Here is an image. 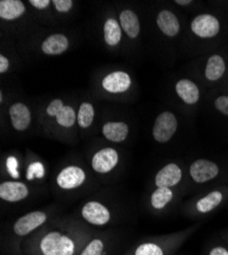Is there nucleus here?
<instances>
[{
    "instance_id": "nucleus-4",
    "label": "nucleus",
    "mask_w": 228,
    "mask_h": 255,
    "mask_svg": "<svg viewBox=\"0 0 228 255\" xmlns=\"http://www.w3.org/2000/svg\"><path fill=\"white\" fill-rule=\"evenodd\" d=\"M228 202V186L226 184L211 187L192 198L183 206L186 217L192 219H204L210 217L215 211Z\"/></svg>"
},
{
    "instance_id": "nucleus-5",
    "label": "nucleus",
    "mask_w": 228,
    "mask_h": 255,
    "mask_svg": "<svg viewBox=\"0 0 228 255\" xmlns=\"http://www.w3.org/2000/svg\"><path fill=\"white\" fill-rule=\"evenodd\" d=\"M53 183L59 192L71 193L83 189L89 183V174L83 165L71 163L58 169Z\"/></svg>"
},
{
    "instance_id": "nucleus-2",
    "label": "nucleus",
    "mask_w": 228,
    "mask_h": 255,
    "mask_svg": "<svg viewBox=\"0 0 228 255\" xmlns=\"http://www.w3.org/2000/svg\"><path fill=\"white\" fill-rule=\"evenodd\" d=\"M54 218L55 216L52 210L38 209L30 211L16 219L6 231L2 232L1 254L23 255V244L33 234Z\"/></svg>"
},
{
    "instance_id": "nucleus-3",
    "label": "nucleus",
    "mask_w": 228,
    "mask_h": 255,
    "mask_svg": "<svg viewBox=\"0 0 228 255\" xmlns=\"http://www.w3.org/2000/svg\"><path fill=\"white\" fill-rule=\"evenodd\" d=\"M199 228L200 224H196L166 235L146 238L128 248L122 255H175Z\"/></svg>"
},
{
    "instance_id": "nucleus-34",
    "label": "nucleus",
    "mask_w": 228,
    "mask_h": 255,
    "mask_svg": "<svg viewBox=\"0 0 228 255\" xmlns=\"http://www.w3.org/2000/svg\"><path fill=\"white\" fill-rule=\"evenodd\" d=\"M0 102H3V93H2V91L0 92Z\"/></svg>"
},
{
    "instance_id": "nucleus-31",
    "label": "nucleus",
    "mask_w": 228,
    "mask_h": 255,
    "mask_svg": "<svg viewBox=\"0 0 228 255\" xmlns=\"http://www.w3.org/2000/svg\"><path fill=\"white\" fill-rule=\"evenodd\" d=\"M8 69H9L8 59L3 54H0V74L6 73Z\"/></svg>"
},
{
    "instance_id": "nucleus-12",
    "label": "nucleus",
    "mask_w": 228,
    "mask_h": 255,
    "mask_svg": "<svg viewBox=\"0 0 228 255\" xmlns=\"http://www.w3.org/2000/svg\"><path fill=\"white\" fill-rule=\"evenodd\" d=\"M191 31L199 39L209 40L220 34L221 22L212 13H201L192 19Z\"/></svg>"
},
{
    "instance_id": "nucleus-19",
    "label": "nucleus",
    "mask_w": 228,
    "mask_h": 255,
    "mask_svg": "<svg viewBox=\"0 0 228 255\" xmlns=\"http://www.w3.org/2000/svg\"><path fill=\"white\" fill-rule=\"evenodd\" d=\"M226 70V59L220 53L211 54L205 63L204 78L209 83H217L224 77Z\"/></svg>"
},
{
    "instance_id": "nucleus-21",
    "label": "nucleus",
    "mask_w": 228,
    "mask_h": 255,
    "mask_svg": "<svg viewBox=\"0 0 228 255\" xmlns=\"http://www.w3.org/2000/svg\"><path fill=\"white\" fill-rule=\"evenodd\" d=\"M70 41L64 34H52L46 37L41 45L43 53L46 55H59L68 50Z\"/></svg>"
},
{
    "instance_id": "nucleus-17",
    "label": "nucleus",
    "mask_w": 228,
    "mask_h": 255,
    "mask_svg": "<svg viewBox=\"0 0 228 255\" xmlns=\"http://www.w3.org/2000/svg\"><path fill=\"white\" fill-rule=\"evenodd\" d=\"M131 77L124 71H115L102 79L101 86L110 93H123L129 90L131 86Z\"/></svg>"
},
{
    "instance_id": "nucleus-13",
    "label": "nucleus",
    "mask_w": 228,
    "mask_h": 255,
    "mask_svg": "<svg viewBox=\"0 0 228 255\" xmlns=\"http://www.w3.org/2000/svg\"><path fill=\"white\" fill-rule=\"evenodd\" d=\"M180 189H172L167 187L153 188L149 197L150 208L154 212L162 214L175 203L180 196Z\"/></svg>"
},
{
    "instance_id": "nucleus-9",
    "label": "nucleus",
    "mask_w": 228,
    "mask_h": 255,
    "mask_svg": "<svg viewBox=\"0 0 228 255\" xmlns=\"http://www.w3.org/2000/svg\"><path fill=\"white\" fill-rule=\"evenodd\" d=\"M119 240L111 233L94 232L79 255H115Z\"/></svg>"
},
{
    "instance_id": "nucleus-15",
    "label": "nucleus",
    "mask_w": 228,
    "mask_h": 255,
    "mask_svg": "<svg viewBox=\"0 0 228 255\" xmlns=\"http://www.w3.org/2000/svg\"><path fill=\"white\" fill-rule=\"evenodd\" d=\"M46 115L54 118L56 123L65 129L73 128L77 122V113L70 105H66L63 100L53 99L46 108Z\"/></svg>"
},
{
    "instance_id": "nucleus-1",
    "label": "nucleus",
    "mask_w": 228,
    "mask_h": 255,
    "mask_svg": "<svg viewBox=\"0 0 228 255\" xmlns=\"http://www.w3.org/2000/svg\"><path fill=\"white\" fill-rule=\"evenodd\" d=\"M93 233L75 219H52L23 244V255H79Z\"/></svg>"
},
{
    "instance_id": "nucleus-22",
    "label": "nucleus",
    "mask_w": 228,
    "mask_h": 255,
    "mask_svg": "<svg viewBox=\"0 0 228 255\" xmlns=\"http://www.w3.org/2000/svg\"><path fill=\"white\" fill-rule=\"evenodd\" d=\"M101 133L108 141L122 143L128 138L129 126L123 122H108L102 126Z\"/></svg>"
},
{
    "instance_id": "nucleus-24",
    "label": "nucleus",
    "mask_w": 228,
    "mask_h": 255,
    "mask_svg": "<svg viewBox=\"0 0 228 255\" xmlns=\"http://www.w3.org/2000/svg\"><path fill=\"white\" fill-rule=\"evenodd\" d=\"M26 6L19 0H1L0 1V17L4 20H13L22 16Z\"/></svg>"
},
{
    "instance_id": "nucleus-8",
    "label": "nucleus",
    "mask_w": 228,
    "mask_h": 255,
    "mask_svg": "<svg viewBox=\"0 0 228 255\" xmlns=\"http://www.w3.org/2000/svg\"><path fill=\"white\" fill-rule=\"evenodd\" d=\"M184 185H186V168L178 161L164 164L153 179V188L167 187L181 190Z\"/></svg>"
},
{
    "instance_id": "nucleus-20",
    "label": "nucleus",
    "mask_w": 228,
    "mask_h": 255,
    "mask_svg": "<svg viewBox=\"0 0 228 255\" xmlns=\"http://www.w3.org/2000/svg\"><path fill=\"white\" fill-rule=\"evenodd\" d=\"M12 128L17 132L26 131L31 125V113L28 106L23 102L13 103L8 110Z\"/></svg>"
},
{
    "instance_id": "nucleus-23",
    "label": "nucleus",
    "mask_w": 228,
    "mask_h": 255,
    "mask_svg": "<svg viewBox=\"0 0 228 255\" xmlns=\"http://www.w3.org/2000/svg\"><path fill=\"white\" fill-rule=\"evenodd\" d=\"M120 24L123 31L132 39L140 33V23L138 15L131 9H124L120 12Z\"/></svg>"
},
{
    "instance_id": "nucleus-10",
    "label": "nucleus",
    "mask_w": 228,
    "mask_h": 255,
    "mask_svg": "<svg viewBox=\"0 0 228 255\" xmlns=\"http://www.w3.org/2000/svg\"><path fill=\"white\" fill-rule=\"evenodd\" d=\"M121 162V154L114 147H105L95 151L90 158V167L95 175L112 174Z\"/></svg>"
},
{
    "instance_id": "nucleus-14",
    "label": "nucleus",
    "mask_w": 228,
    "mask_h": 255,
    "mask_svg": "<svg viewBox=\"0 0 228 255\" xmlns=\"http://www.w3.org/2000/svg\"><path fill=\"white\" fill-rule=\"evenodd\" d=\"M31 194V187L18 180H6L0 184V198L7 203H17L26 200Z\"/></svg>"
},
{
    "instance_id": "nucleus-26",
    "label": "nucleus",
    "mask_w": 228,
    "mask_h": 255,
    "mask_svg": "<svg viewBox=\"0 0 228 255\" xmlns=\"http://www.w3.org/2000/svg\"><path fill=\"white\" fill-rule=\"evenodd\" d=\"M94 116L95 111L90 102L85 101L81 103L77 114V123L81 129H88L94 121Z\"/></svg>"
},
{
    "instance_id": "nucleus-32",
    "label": "nucleus",
    "mask_w": 228,
    "mask_h": 255,
    "mask_svg": "<svg viewBox=\"0 0 228 255\" xmlns=\"http://www.w3.org/2000/svg\"><path fill=\"white\" fill-rule=\"evenodd\" d=\"M174 3H176L178 6H183V7H186V6H190L194 3L193 0H176V1H174Z\"/></svg>"
},
{
    "instance_id": "nucleus-33",
    "label": "nucleus",
    "mask_w": 228,
    "mask_h": 255,
    "mask_svg": "<svg viewBox=\"0 0 228 255\" xmlns=\"http://www.w3.org/2000/svg\"><path fill=\"white\" fill-rule=\"evenodd\" d=\"M220 237L228 244V229L227 230H225L224 232H222L221 233V235H220Z\"/></svg>"
},
{
    "instance_id": "nucleus-18",
    "label": "nucleus",
    "mask_w": 228,
    "mask_h": 255,
    "mask_svg": "<svg viewBox=\"0 0 228 255\" xmlns=\"http://www.w3.org/2000/svg\"><path fill=\"white\" fill-rule=\"evenodd\" d=\"M156 23L159 30L166 37L175 38L181 31L180 20L177 14L170 9H162L159 11L156 18Z\"/></svg>"
},
{
    "instance_id": "nucleus-28",
    "label": "nucleus",
    "mask_w": 228,
    "mask_h": 255,
    "mask_svg": "<svg viewBox=\"0 0 228 255\" xmlns=\"http://www.w3.org/2000/svg\"><path fill=\"white\" fill-rule=\"evenodd\" d=\"M214 108L221 115L228 117V95H219L214 100Z\"/></svg>"
},
{
    "instance_id": "nucleus-27",
    "label": "nucleus",
    "mask_w": 228,
    "mask_h": 255,
    "mask_svg": "<svg viewBox=\"0 0 228 255\" xmlns=\"http://www.w3.org/2000/svg\"><path fill=\"white\" fill-rule=\"evenodd\" d=\"M203 255H228V244L220 237L206 244Z\"/></svg>"
},
{
    "instance_id": "nucleus-16",
    "label": "nucleus",
    "mask_w": 228,
    "mask_h": 255,
    "mask_svg": "<svg viewBox=\"0 0 228 255\" xmlns=\"http://www.w3.org/2000/svg\"><path fill=\"white\" fill-rule=\"evenodd\" d=\"M175 93L178 98L188 106H195L201 100V89L199 85L188 78L180 79L176 82Z\"/></svg>"
},
{
    "instance_id": "nucleus-25",
    "label": "nucleus",
    "mask_w": 228,
    "mask_h": 255,
    "mask_svg": "<svg viewBox=\"0 0 228 255\" xmlns=\"http://www.w3.org/2000/svg\"><path fill=\"white\" fill-rule=\"evenodd\" d=\"M103 36L105 41L110 46H117L122 39V31L121 25L117 19L111 17L106 20L103 25Z\"/></svg>"
},
{
    "instance_id": "nucleus-30",
    "label": "nucleus",
    "mask_w": 228,
    "mask_h": 255,
    "mask_svg": "<svg viewBox=\"0 0 228 255\" xmlns=\"http://www.w3.org/2000/svg\"><path fill=\"white\" fill-rule=\"evenodd\" d=\"M29 3L37 9H45L52 2L49 1V0H30Z\"/></svg>"
},
{
    "instance_id": "nucleus-11",
    "label": "nucleus",
    "mask_w": 228,
    "mask_h": 255,
    "mask_svg": "<svg viewBox=\"0 0 228 255\" xmlns=\"http://www.w3.org/2000/svg\"><path fill=\"white\" fill-rule=\"evenodd\" d=\"M178 129L177 117L170 111L161 113L153 126L152 134L156 142L165 144L172 140Z\"/></svg>"
},
{
    "instance_id": "nucleus-7",
    "label": "nucleus",
    "mask_w": 228,
    "mask_h": 255,
    "mask_svg": "<svg viewBox=\"0 0 228 255\" xmlns=\"http://www.w3.org/2000/svg\"><path fill=\"white\" fill-rule=\"evenodd\" d=\"M80 218L87 226L103 228L113 223L114 214L107 204L93 199L81 206Z\"/></svg>"
},
{
    "instance_id": "nucleus-29",
    "label": "nucleus",
    "mask_w": 228,
    "mask_h": 255,
    "mask_svg": "<svg viewBox=\"0 0 228 255\" xmlns=\"http://www.w3.org/2000/svg\"><path fill=\"white\" fill-rule=\"evenodd\" d=\"M52 4L55 10L60 13L69 12L74 6V2L72 0H53Z\"/></svg>"
},
{
    "instance_id": "nucleus-6",
    "label": "nucleus",
    "mask_w": 228,
    "mask_h": 255,
    "mask_svg": "<svg viewBox=\"0 0 228 255\" xmlns=\"http://www.w3.org/2000/svg\"><path fill=\"white\" fill-rule=\"evenodd\" d=\"M221 166L209 158H197L186 168V183L193 186H206L221 177Z\"/></svg>"
}]
</instances>
